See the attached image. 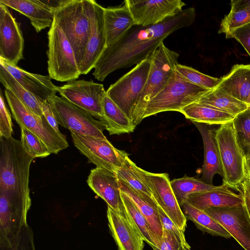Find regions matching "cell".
Wrapping results in <instances>:
<instances>
[{
  "label": "cell",
  "mask_w": 250,
  "mask_h": 250,
  "mask_svg": "<svg viewBox=\"0 0 250 250\" xmlns=\"http://www.w3.org/2000/svg\"><path fill=\"white\" fill-rule=\"evenodd\" d=\"M195 18V9L188 7L156 24L133 25L114 44L106 47L94 67L93 75L103 82L115 70L138 64L171 33L191 25Z\"/></svg>",
  "instance_id": "obj_1"
},
{
  "label": "cell",
  "mask_w": 250,
  "mask_h": 250,
  "mask_svg": "<svg viewBox=\"0 0 250 250\" xmlns=\"http://www.w3.org/2000/svg\"><path fill=\"white\" fill-rule=\"evenodd\" d=\"M34 159L21 140L0 137V192L31 203L29 172Z\"/></svg>",
  "instance_id": "obj_2"
},
{
  "label": "cell",
  "mask_w": 250,
  "mask_h": 250,
  "mask_svg": "<svg viewBox=\"0 0 250 250\" xmlns=\"http://www.w3.org/2000/svg\"><path fill=\"white\" fill-rule=\"evenodd\" d=\"M91 3L92 0H67L54 13V21L71 44L79 68L90 34Z\"/></svg>",
  "instance_id": "obj_3"
},
{
  "label": "cell",
  "mask_w": 250,
  "mask_h": 250,
  "mask_svg": "<svg viewBox=\"0 0 250 250\" xmlns=\"http://www.w3.org/2000/svg\"><path fill=\"white\" fill-rule=\"evenodd\" d=\"M209 90L190 83L175 70L165 87L147 103L143 119L165 111L180 112Z\"/></svg>",
  "instance_id": "obj_4"
},
{
  "label": "cell",
  "mask_w": 250,
  "mask_h": 250,
  "mask_svg": "<svg viewBox=\"0 0 250 250\" xmlns=\"http://www.w3.org/2000/svg\"><path fill=\"white\" fill-rule=\"evenodd\" d=\"M179 56L163 42L150 55L151 64L149 74L135 111L133 124L135 127L143 120L147 103L165 87L175 71Z\"/></svg>",
  "instance_id": "obj_5"
},
{
  "label": "cell",
  "mask_w": 250,
  "mask_h": 250,
  "mask_svg": "<svg viewBox=\"0 0 250 250\" xmlns=\"http://www.w3.org/2000/svg\"><path fill=\"white\" fill-rule=\"evenodd\" d=\"M151 64V59L149 55L111 84L106 91V95L132 123L136 108L148 78Z\"/></svg>",
  "instance_id": "obj_6"
},
{
  "label": "cell",
  "mask_w": 250,
  "mask_h": 250,
  "mask_svg": "<svg viewBox=\"0 0 250 250\" xmlns=\"http://www.w3.org/2000/svg\"><path fill=\"white\" fill-rule=\"evenodd\" d=\"M48 71L52 79L75 81L81 75L74 50L62 28L54 21L48 32Z\"/></svg>",
  "instance_id": "obj_7"
},
{
  "label": "cell",
  "mask_w": 250,
  "mask_h": 250,
  "mask_svg": "<svg viewBox=\"0 0 250 250\" xmlns=\"http://www.w3.org/2000/svg\"><path fill=\"white\" fill-rule=\"evenodd\" d=\"M4 95L18 124L36 135L51 153L57 154L69 146L65 136L57 132L44 116L40 117L36 115L9 90L5 89Z\"/></svg>",
  "instance_id": "obj_8"
},
{
  "label": "cell",
  "mask_w": 250,
  "mask_h": 250,
  "mask_svg": "<svg viewBox=\"0 0 250 250\" xmlns=\"http://www.w3.org/2000/svg\"><path fill=\"white\" fill-rule=\"evenodd\" d=\"M216 139L223 171V182L236 188L246 178L245 159L237 143L232 121L216 130Z\"/></svg>",
  "instance_id": "obj_9"
},
{
  "label": "cell",
  "mask_w": 250,
  "mask_h": 250,
  "mask_svg": "<svg viewBox=\"0 0 250 250\" xmlns=\"http://www.w3.org/2000/svg\"><path fill=\"white\" fill-rule=\"evenodd\" d=\"M48 102L58 124L79 134L106 139L104 123L94 119L88 112L62 97L54 95Z\"/></svg>",
  "instance_id": "obj_10"
},
{
  "label": "cell",
  "mask_w": 250,
  "mask_h": 250,
  "mask_svg": "<svg viewBox=\"0 0 250 250\" xmlns=\"http://www.w3.org/2000/svg\"><path fill=\"white\" fill-rule=\"evenodd\" d=\"M74 146L97 167L115 172L128 154L115 147L107 139L85 136L70 131Z\"/></svg>",
  "instance_id": "obj_11"
},
{
  "label": "cell",
  "mask_w": 250,
  "mask_h": 250,
  "mask_svg": "<svg viewBox=\"0 0 250 250\" xmlns=\"http://www.w3.org/2000/svg\"><path fill=\"white\" fill-rule=\"evenodd\" d=\"M61 96L103 121V102L106 95L104 85L93 81L75 80L58 86Z\"/></svg>",
  "instance_id": "obj_12"
},
{
  "label": "cell",
  "mask_w": 250,
  "mask_h": 250,
  "mask_svg": "<svg viewBox=\"0 0 250 250\" xmlns=\"http://www.w3.org/2000/svg\"><path fill=\"white\" fill-rule=\"evenodd\" d=\"M140 170L158 206L181 230L185 231L187 218L174 194L167 173H155L141 168Z\"/></svg>",
  "instance_id": "obj_13"
},
{
  "label": "cell",
  "mask_w": 250,
  "mask_h": 250,
  "mask_svg": "<svg viewBox=\"0 0 250 250\" xmlns=\"http://www.w3.org/2000/svg\"><path fill=\"white\" fill-rule=\"evenodd\" d=\"M203 211L222 225L245 250H250V217L245 203Z\"/></svg>",
  "instance_id": "obj_14"
},
{
  "label": "cell",
  "mask_w": 250,
  "mask_h": 250,
  "mask_svg": "<svg viewBox=\"0 0 250 250\" xmlns=\"http://www.w3.org/2000/svg\"><path fill=\"white\" fill-rule=\"evenodd\" d=\"M135 25L158 24L183 10L185 3L181 0H126Z\"/></svg>",
  "instance_id": "obj_15"
},
{
  "label": "cell",
  "mask_w": 250,
  "mask_h": 250,
  "mask_svg": "<svg viewBox=\"0 0 250 250\" xmlns=\"http://www.w3.org/2000/svg\"><path fill=\"white\" fill-rule=\"evenodd\" d=\"M8 7L0 3V58L17 65L23 58L24 39L20 24Z\"/></svg>",
  "instance_id": "obj_16"
},
{
  "label": "cell",
  "mask_w": 250,
  "mask_h": 250,
  "mask_svg": "<svg viewBox=\"0 0 250 250\" xmlns=\"http://www.w3.org/2000/svg\"><path fill=\"white\" fill-rule=\"evenodd\" d=\"M104 8L92 0L90 18V34L79 70L81 74H87L94 68L107 47L104 22Z\"/></svg>",
  "instance_id": "obj_17"
},
{
  "label": "cell",
  "mask_w": 250,
  "mask_h": 250,
  "mask_svg": "<svg viewBox=\"0 0 250 250\" xmlns=\"http://www.w3.org/2000/svg\"><path fill=\"white\" fill-rule=\"evenodd\" d=\"M91 189L116 213L125 215L121 196V186L115 172L97 167L91 170L87 180Z\"/></svg>",
  "instance_id": "obj_18"
},
{
  "label": "cell",
  "mask_w": 250,
  "mask_h": 250,
  "mask_svg": "<svg viewBox=\"0 0 250 250\" xmlns=\"http://www.w3.org/2000/svg\"><path fill=\"white\" fill-rule=\"evenodd\" d=\"M0 63L25 90L41 102L48 101L58 92V86L52 82L49 75H42L28 72L0 58Z\"/></svg>",
  "instance_id": "obj_19"
},
{
  "label": "cell",
  "mask_w": 250,
  "mask_h": 250,
  "mask_svg": "<svg viewBox=\"0 0 250 250\" xmlns=\"http://www.w3.org/2000/svg\"><path fill=\"white\" fill-rule=\"evenodd\" d=\"M107 217L118 250H143L144 240L125 214H119L107 207Z\"/></svg>",
  "instance_id": "obj_20"
},
{
  "label": "cell",
  "mask_w": 250,
  "mask_h": 250,
  "mask_svg": "<svg viewBox=\"0 0 250 250\" xmlns=\"http://www.w3.org/2000/svg\"><path fill=\"white\" fill-rule=\"evenodd\" d=\"M200 132L204 144V159L200 179L206 183L213 185L212 180L218 174L223 177V171L219 149L216 139V130L209 128L208 125L193 122Z\"/></svg>",
  "instance_id": "obj_21"
},
{
  "label": "cell",
  "mask_w": 250,
  "mask_h": 250,
  "mask_svg": "<svg viewBox=\"0 0 250 250\" xmlns=\"http://www.w3.org/2000/svg\"><path fill=\"white\" fill-rule=\"evenodd\" d=\"M0 3L27 17L37 32L50 27L55 11L41 0H0Z\"/></svg>",
  "instance_id": "obj_22"
},
{
  "label": "cell",
  "mask_w": 250,
  "mask_h": 250,
  "mask_svg": "<svg viewBox=\"0 0 250 250\" xmlns=\"http://www.w3.org/2000/svg\"><path fill=\"white\" fill-rule=\"evenodd\" d=\"M186 202L203 210L209 208L240 205L244 204V199L242 194L234 193L223 184L211 189L192 194L188 196Z\"/></svg>",
  "instance_id": "obj_23"
},
{
  "label": "cell",
  "mask_w": 250,
  "mask_h": 250,
  "mask_svg": "<svg viewBox=\"0 0 250 250\" xmlns=\"http://www.w3.org/2000/svg\"><path fill=\"white\" fill-rule=\"evenodd\" d=\"M104 22L107 47L114 44L135 25L126 0L120 6L104 8Z\"/></svg>",
  "instance_id": "obj_24"
},
{
  "label": "cell",
  "mask_w": 250,
  "mask_h": 250,
  "mask_svg": "<svg viewBox=\"0 0 250 250\" xmlns=\"http://www.w3.org/2000/svg\"><path fill=\"white\" fill-rule=\"evenodd\" d=\"M246 104L250 93V64H235L215 88Z\"/></svg>",
  "instance_id": "obj_25"
},
{
  "label": "cell",
  "mask_w": 250,
  "mask_h": 250,
  "mask_svg": "<svg viewBox=\"0 0 250 250\" xmlns=\"http://www.w3.org/2000/svg\"><path fill=\"white\" fill-rule=\"evenodd\" d=\"M140 168L127 156L122 167L115 173L119 179L127 184L148 204L158 209V206Z\"/></svg>",
  "instance_id": "obj_26"
},
{
  "label": "cell",
  "mask_w": 250,
  "mask_h": 250,
  "mask_svg": "<svg viewBox=\"0 0 250 250\" xmlns=\"http://www.w3.org/2000/svg\"><path fill=\"white\" fill-rule=\"evenodd\" d=\"M192 122L206 125H224L233 121L232 115L210 105L194 102L180 112Z\"/></svg>",
  "instance_id": "obj_27"
},
{
  "label": "cell",
  "mask_w": 250,
  "mask_h": 250,
  "mask_svg": "<svg viewBox=\"0 0 250 250\" xmlns=\"http://www.w3.org/2000/svg\"><path fill=\"white\" fill-rule=\"evenodd\" d=\"M103 121L110 135L129 133L135 126L119 106L106 95L103 102Z\"/></svg>",
  "instance_id": "obj_28"
},
{
  "label": "cell",
  "mask_w": 250,
  "mask_h": 250,
  "mask_svg": "<svg viewBox=\"0 0 250 250\" xmlns=\"http://www.w3.org/2000/svg\"><path fill=\"white\" fill-rule=\"evenodd\" d=\"M180 207L187 219L192 221L196 227L202 231L225 238L232 237L222 225L204 211L187 202L184 203Z\"/></svg>",
  "instance_id": "obj_29"
},
{
  "label": "cell",
  "mask_w": 250,
  "mask_h": 250,
  "mask_svg": "<svg viewBox=\"0 0 250 250\" xmlns=\"http://www.w3.org/2000/svg\"><path fill=\"white\" fill-rule=\"evenodd\" d=\"M119 180L121 190L131 199L145 217L152 232L156 237L159 246L163 236V229L158 209L148 204L127 184L120 179Z\"/></svg>",
  "instance_id": "obj_30"
},
{
  "label": "cell",
  "mask_w": 250,
  "mask_h": 250,
  "mask_svg": "<svg viewBox=\"0 0 250 250\" xmlns=\"http://www.w3.org/2000/svg\"><path fill=\"white\" fill-rule=\"evenodd\" d=\"M0 82L5 89L12 92L34 113L40 117L43 116L42 103L25 90L1 63H0Z\"/></svg>",
  "instance_id": "obj_31"
},
{
  "label": "cell",
  "mask_w": 250,
  "mask_h": 250,
  "mask_svg": "<svg viewBox=\"0 0 250 250\" xmlns=\"http://www.w3.org/2000/svg\"><path fill=\"white\" fill-rule=\"evenodd\" d=\"M121 196L125 214L139 233L144 241L152 248L159 246V243L152 232L149 224L142 215L137 207L131 199L121 190Z\"/></svg>",
  "instance_id": "obj_32"
},
{
  "label": "cell",
  "mask_w": 250,
  "mask_h": 250,
  "mask_svg": "<svg viewBox=\"0 0 250 250\" xmlns=\"http://www.w3.org/2000/svg\"><path fill=\"white\" fill-rule=\"evenodd\" d=\"M196 102L214 106L234 117L248 108L245 103L215 88L207 92Z\"/></svg>",
  "instance_id": "obj_33"
},
{
  "label": "cell",
  "mask_w": 250,
  "mask_h": 250,
  "mask_svg": "<svg viewBox=\"0 0 250 250\" xmlns=\"http://www.w3.org/2000/svg\"><path fill=\"white\" fill-rule=\"evenodd\" d=\"M171 187L180 206L187 201L192 194L215 188L217 186L206 183L201 179L185 176L170 182Z\"/></svg>",
  "instance_id": "obj_34"
},
{
  "label": "cell",
  "mask_w": 250,
  "mask_h": 250,
  "mask_svg": "<svg viewBox=\"0 0 250 250\" xmlns=\"http://www.w3.org/2000/svg\"><path fill=\"white\" fill-rule=\"evenodd\" d=\"M232 122L237 143L246 160L250 157V108L236 116Z\"/></svg>",
  "instance_id": "obj_35"
},
{
  "label": "cell",
  "mask_w": 250,
  "mask_h": 250,
  "mask_svg": "<svg viewBox=\"0 0 250 250\" xmlns=\"http://www.w3.org/2000/svg\"><path fill=\"white\" fill-rule=\"evenodd\" d=\"M20 128L22 146L29 155L35 158L45 157L51 154L45 144L36 135L23 127Z\"/></svg>",
  "instance_id": "obj_36"
},
{
  "label": "cell",
  "mask_w": 250,
  "mask_h": 250,
  "mask_svg": "<svg viewBox=\"0 0 250 250\" xmlns=\"http://www.w3.org/2000/svg\"><path fill=\"white\" fill-rule=\"evenodd\" d=\"M176 70L190 83L209 90L215 88L221 80V78L209 76L191 67L180 64L177 65Z\"/></svg>",
  "instance_id": "obj_37"
},
{
  "label": "cell",
  "mask_w": 250,
  "mask_h": 250,
  "mask_svg": "<svg viewBox=\"0 0 250 250\" xmlns=\"http://www.w3.org/2000/svg\"><path fill=\"white\" fill-rule=\"evenodd\" d=\"M250 22V9L230 10L222 19L218 33L227 37L232 31Z\"/></svg>",
  "instance_id": "obj_38"
},
{
  "label": "cell",
  "mask_w": 250,
  "mask_h": 250,
  "mask_svg": "<svg viewBox=\"0 0 250 250\" xmlns=\"http://www.w3.org/2000/svg\"><path fill=\"white\" fill-rule=\"evenodd\" d=\"M0 250H36L31 227L28 224L24 225L11 244L7 247H0Z\"/></svg>",
  "instance_id": "obj_39"
},
{
  "label": "cell",
  "mask_w": 250,
  "mask_h": 250,
  "mask_svg": "<svg viewBox=\"0 0 250 250\" xmlns=\"http://www.w3.org/2000/svg\"><path fill=\"white\" fill-rule=\"evenodd\" d=\"M13 126L11 115L4 102L2 91L0 93V137H12Z\"/></svg>",
  "instance_id": "obj_40"
},
{
  "label": "cell",
  "mask_w": 250,
  "mask_h": 250,
  "mask_svg": "<svg viewBox=\"0 0 250 250\" xmlns=\"http://www.w3.org/2000/svg\"><path fill=\"white\" fill-rule=\"evenodd\" d=\"M158 211L163 229L172 232L187 249L190 250V247L186 240L184 231L180 229L159 206Z\"/></svg>",
  "instance_id": "obj_41"
},
{
  "label": "cell",
  "mask_w": 250,
  "mask_h": 250,
  "mask_svg": "<svg viewBox=\"0 0 250 250\" xmlns=\"http://www.w3.org/2000/svg\"><path fill=\"white\" fill-rule=\"evenodd\" d=\"M152 249L153 250H188L172 232L164 229L160 246L153 247Z\"/></svg>",
  "instance_id": "obj_42"
},
{
  "label": "cell",
  "mask_w": 250,
  "mask_h": 250,
  "mask_svg": "<svg viewBox=\"0 0 250 250\" xmlns=\"http://www.w3.org/2000/svg\"><path fill=\"white\" fill-rule=\"evenodd\" d=\"M226 38H234L244 47L250 57V22L232 31Z\"/></svg>",
  "instance_id": "obj_43"
},
{
  "label": "cell",
  "mask_w": 250,
  "mask_h": 250,
  "mask_svg": "<svg viewBox=\"0 0 250 250\" xmlns=\"http://www.w3.org/2000/svg\"><path fill=\"white\" fill-rule=\"evenodd\" d=\"M42 114L48 122L50 125L59 134H62L59 129L58 123L54 113L48 101H44L42 104Z\"/></svg>",
  "instance_id": "obj_44"
},
{
  "label": "cell",
  "mask_w": 250,
  "mask_h": 250,
  "mask_svg": "<svg viewBox=\"0 0 250 250\" xmlns=\"http://www.w3.org/2000/svg\"><path fill=\"white\" fill-rule=\"evenodd\" d=\"M231 10L250 9V0L231 1Z\"/></svg>",
  "instance_id": "obj_45"
},
{
  "label": "cell",
  "mask_w": 250,
  "mask_h": 250,
  "mask_svg": "<svg viewBox=\"0 0 250 250\" xmlns=\"http://www.w3.org/2000/svg\"><path fill=\"white\" fill-rule=\"evenodd\" d=\"M241 185L242 186V194L250 199V179L246 178Z\"/></svg>",
  "instance_id": "obj_46"
},
{
  "label": "cell",
  "mask_w": 250,
  "mask_h": 250,
  "mask_svg": "<svg viewBox=\"0 0 250 250\" xmlns=\"http://www.w3.org/2000/svg\"><path fill=\"white\" fill-rule=\"evenodd\" d=\"M246 178L250 179V157L245 160Z\"/></svg>",
  "instance_id": "obj_47"
},
{
  "label": "cell",
  "mask_w": 250,
  "mask_h": 250,
  "mask_svg": "<svg viewBox=\"0 0 250 250\" xmlns=\"http://www.w3.org/2000/svg\"><path fill=\"white\" fill-rule=\"evenodd\" d=\"M244 203L250 217V199L246 195L243 194Z\"/></svg>",
  "instance_id": "obj_48"
},
{
  "label": "cell",
  "mask_w": 250,
  "mask_h": 250,
  "mask_svg": "<svg viewBox=\"0 0 250 250\" xmlns=\"http://www.w3.org/2000/svg\"><path fill=\"white\" fill-rule=\"evenodd\" d=\"M246 104L248 106V108H250V93L246 100Z\"/></svg>",
  "instance_id": "obj_49"
}]
</instances>
